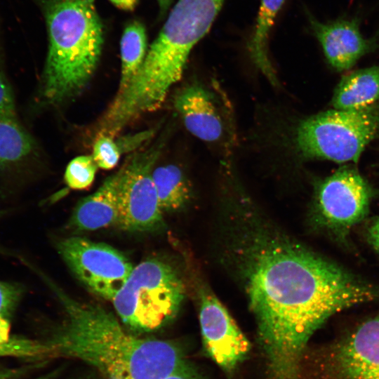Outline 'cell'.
I'll return each instance as SVG.
<instances>
[{"label":"cell","mask_w":379,"mask_h":379,"mask_svg":"<svg viewBox=\"0 0 379 379\" xmlns=\"http://www.w3.org/2000/svg\"><path fill=\"white\" fill-rule=\"evenodd\" d=\"M152 178L162 213L178 211L187 204L191 189L179 167L172 164L157 167Z\"/></svg>","instance_id":"cell-18"},{"label":"cell","mask_w":379,"mask_h":379,"mask_svg":"<svg viewBox=\"0 0 379 379\" xmlns=\"http://www.w3.org/2000/svg\"><path fill=\"white\" fill-rule=\"evenodd\" d=\"M120 171L109 176L92 194L76 206L70 225L81 231L118 225L120 218Z\"/></svg>","instance_id":"cell-14"},{"label":"cell","mask_w":379,"mask_h":379,"mask_svg":"<svg viewBox=\"0 0 379 379\" xmlns=\"http://www.w3.org/2000/svg\"><path fill=\"white\" fill-rule=\"evenodd\" d=\"M55 375V373L53 372V373H48V374L41 375V376L38 377V378H36L35 379H53Z\"/></svg>","instance_id":"cell-30"},{"label":"cell","mask_w":379,"mask_h":379,"mask_svg":"<svg viewBox=\"0 0 379 379\" xmlns=\"http://www.w3.org/2000/svg\"><path fill=\"white\" fill-rule=\"evenodd\" d=\"M24 292L19 284L0 281V318L10 319Z\"/></svg>","instance_id":"cell-23"},{"label":"cell","mask_w":379,"mask_h":379,"mask_svg":"<svg viewBox=\"0 0 379 379\" xmlns=\"http://www.w3.org/2000/svg\"><path fill=\"white\" fill-rule=\"evenodd\" d=\"M159 155L154 147L133 155L120 168V218L118 226L126 231L148 232L164 225L152 178Z\"/></svg>","instance_id":"cell-9"},{"label":"cell","mask_w":379,"mask_h":379,"mask_svg":"<svg viewBox=\"0 0 379 379\" xmlns=\"http://www.w3.org/2000/svg\"><path fill=\"white\" fill-rule=\"evenodd\" d=\"M195 288L206 352L222 369L232 371L249 352V341L206 286L197 284Z\"/></svg>","instance_id":"cell-10"},{"label":"cell","mask_w":379,"mask_h":379,"mask_svg":"<svg viewBox=\"0 0 379 379\" xmlns=\"http://www.w3.org/2000/svg\"><path fill=\"white\" fill-rule=\"evenodd\" d=\"M37 142L19 118L0 116V180L2 187H19L39 158Z\"/></svg>","instance_id":"cell-13"},{"label":"cell","mask_w":379,"mask_h":379,"mask_svg":"<svg viewBox=\"0 0 379 379\" xmlns=\"http://www.w3.org/2000/svg\"><path fill=\"white\" fill-rule=\"evenodd\" d=\"M162 13H164L168 7L171 0H157Z\"/></svg>","instance_id":"cell-29"},{"label":"cell","mask_w":379,"mask_h":379,"mask_svg":"<svg viewBox=\"0 0 379 379\" xmlns=\"http://www.w3.org/2000/svg\"><path fill=\"white\" fill-rule=\"evenodd\" d=\"M151 132H142L128 137H122L117 141L121 153L128 152L138 147L146 140Z\"/></svg>","instance_id":"cell-24"},{"label":"cell","mask_w":379,"mask_h":379,"mask_svg":"<svg viewBox=\"0 0 379 379\" xmlns=\"http://www.w3.org/2000/svg\"><path fill=\"white\" fill-rule=\"evenodd\" d=\"M310 27L329 64L342 72L351 68L375 46V39L361 33L357 18H340L322 22L308 15Z\"/></svg>","instance_id":"cell-12"},{"label":"cell","mask_w":379,"mask_h":379,"mask_svg":"<svg viewBox=\"0 0 379 379\" xmlns=\"http://www.w3.org/2000/svg\"><path fill=\"white\" fill-rule=\"evenodd\" d=\"M48 51L36 102L54 105L78 94L99 60L103 26L95 0H44Z\"/></svg>","instance_id":"cell-3"},{"label":"cell","mask_w":379,"mask_h":379,"mask_svg":"<svg viewBox=\"0 0 379 379\" xmlns=\"http://www.w3.org/2000/svg\"><path fill=\"white\" fill-rule=\"evenodd\" d=\"M121 71L117 94L124 92L140 70L147 52L146 29L138 20L129 22L124 29L121 43Z\"/></svg>","instance_id":"cell-17"},{"label":"cell","mask_w":379,"mask_h":379,"mask_svg":"<svg viewBox=\"0 0 379 379\" xmlns=\"http://www.w3.org/2000/svg\"><path fill=\"white\" fill-rule=\"evenodd\" d=\"M174 105L186 128L208 143H225L230 127L213 94L194 83L182 88L175 95Z\"/></svg>","instance_id":"cell-11"},{"label":"cell","mask_w":379,"mask_h":379,"mask_svg":"<svg viewBox=\"0 0 379 379\" xmlns=\"http://www.w3.org/2000/svg\"><path fill=\"white\" fill-rule=\"evenodd\" d=\"M0 116L19 118L13 86L8 79L3 48L0 46Z\"/></svg>","instance_id":"cell-22"},{"label":"cell","mask_w":379,"mask_h":379,"mask_svg":"<svg viewBox=\"0 0 379 379\" xmlns=\"http://www.w3.org/2000/svg\"><path fill=\"white\" fill-rule=\"evenodd\" d=\"M164 379H199V378L193 368L186 363Z\"/></svg>","instance_id":"cell-26"},{"label":"cell","mask_w":379,"mask_h":379,"mask_svg":"<svg viewBox=\"0 0 379 379\" xmlns=\"http://www.w3.org/2000/svg\"><path fill=\"white\" fill-rule=\"evenodd\" d=\"M372 188L359 171L351 166L339 168L318 184L313 201L315 223L338 238L368 215Z\"/></svg>","instance_id":"cell-7"},{"label":"cell","mask_w":379,"mask_h":379,"mask_svg":"<svg viewBox=\"0 0 379 379\" xmlns=\"http://www.w3.org/2000/svg\"><path fill=\"white\" fill-rule=\"evenodd\" d=\"M112 4H113L116 7L127 11H133L138 4L139 0H109Z\"/></svg>","instance_id":"cell-27"},{"label":"cell","mask_w":379,"mask_h":379,"mask_svg":"<svg viewBox=\"0 0 379 379\" xmlns=\"http://www.w3.org/2000/svg\"><path fill=\"white\" fill-rule=\"evenodd\" d=\"M57 250L74 276L90 291L112 301L134 267L121 251L80 237L60 240Z\"/></svg>","instance_id":"cell-8"},{"label":"cell","mask_w":379,"mask_h":379,"mask_svg":"<svg viewBox=\"0 0 379 379\" xmlns=\"http://www.w3.org/2000/svg\"><path fill=\"white\" fill-rule=\"evenodd\" d=\"M220 205V256L248 298L270 379H298L314 332L379 289L291 237L244 192Z\"/></svg>","instance_id":"cell-1"},{"label":"cell","mask_w":379,"mask_h":379,"mask_svg":"<svg viewBox=\"0 0 379 379\" xmlns=\"http://www.w3.org/2000/svg\"><path fill=\"white\" fill-rule=\"evenodd\" d=\"M98 165L92 156L83 155L73 159L65 172V180L73 190H84L93 183Z\"/></svg>","instance_id":"cell-20"},{"label":"cell","mask_w":379,"mask_h":379,"mask_svg":"<svg viewBox=\"0 0 379 379\" xmlns=\"http://www.w3.org/2000/svg\"><path fill=\"white\" fill-rule=\"evenodd\" d=\"M285 0H261L255 28L250 41L251 56L262 72L273 84L277 77L268 56L270 33Z\"/></svg>","instance_id":"cell-16"},{"label":"cell","mask_w":379,"mask_h":379,"mask_svg":"<svg viewBox=\"0 0 379 379\" xmlns=\"http://www.w3.org/2000/svg\"><path fill=\"white\" fill-rule=\"evenodd\" d=\"M22 372L20 369L0 367V379H14Z\"/></svg>","instance_id":"cell-28"},{"label":"cell","mask_w":379,"mask_h":379,"mask_svg":"<svg viewBox=\"0 0 379 379\" xmlns=\"http://www.w3.org/2000/svg\"><path fill=\"white\" fill-rule=\"evenodd\" d=\"M48 284L65 317L47 341L55 357L79 359L106 379H164L186 364L172 343L134 335L101 305L77 300Z\"/></svg>","instance_id":"cell-2"},{"label":"cell","mask_w":379,"mask_h":379,"mask_svg":"<svg viewBox=\"0 0 379 379\" xmlns=\"http://www.w3.org/2000/svg\"><path fill=\"white\" fill-rule=\"evenodd\" d=\"M120 149L113 137L101 133L93 145V158L98 167L109 170L118 163Z\"/></svg>","instance_id":"cell-21"},{"label":"cell","mask_w":379,"mask_h":379,"mask_svg":"<svg viewBox=\"0 0 379 379\" xmlns=\"http://www.w3.org/2000/svg\"><path fill=\"white\" fill-rule=\"evenodd\" d=\"M379 135V106L332 109L302 120L295 148L304 159L357 163L366 146Z\"/></svg>","instance_id":"cell-5"},{"label":"cell","mask_w":379,"mask_h":379,"mask_svg":"<svg viewBox=\"0 0 379 379\" xmlns=\"http://www.w3.org/2000/svg\"><path fill=\"white\" fill-rule=\"evenodd\" d=\"M311 379H379V312L315 354Z\"/></svg>","instance_id":"cell-6"},{"label":"cell","mask_w":379,"mask_h":379,"mask_svg":"<svg viewBox=\"0 0 379 379\" xmlns=\"http://www.w3.org/2000/svg\"><path fill=\"white\" fill-rule=\"evenodd\" d=\"M185 292V284L175 267L151 258L134 267L111 302L127 327L136 332H151L176 316Z\"/></svg>","instance_id":"cell-4"},{"label":"cell","mask_w":379,"mask_h":379,"mask_svg":"<svg viewBox=\"0 0 379 379\" xmlns=\"http://www.w3.org/2000/svg\"><path fill=\"white\" fill-rule=\"evenodd\" d=\"M379 100V65L354 71L342 78L332 104L336 109H359Z\"/></svg>","instance_id":"cell-15"},{"label":"cell","mask_w":379,"mask_h":379,"mask_svg":"<svg viewBox=\"0 0 379 379\" xmlns=\"http://www.w3.org/2000/svg\"><path fill=\"white\" fill-rule=\"evenodd\" d=\"M366 238L369 245L379 255V217L372 219L367 225Z\"/></svg>","instance_id":"cell-25"},{"label":"cell","mask_w":379,"mask_h":379,"mask_svg":"<svg viewBox=\"0 0 379 379\" xmlns=\"http://www.w3.org/2000/svg\"><path fill=\"white\" fill-rule=\"evenodd\" d=\"M0 357L37 360L55 355L47 341L11 335L9 320L0 318Z\"/></svg>","instance_id":"cell-19"}]
</instances>
